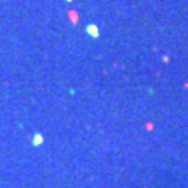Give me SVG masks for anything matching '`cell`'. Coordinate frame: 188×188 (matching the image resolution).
<instances>
[{
	"mask_svg": "<svg viewBox=\"0 0 188 188\" xmlns=\"http://www.w3.org/2000/svg\"><path fill=\"white\" fill-rule=\"evenodd\" d=\"M41 143H42V136L41 135H36L35 139H33V144H35V146H38V144H41Z\"/></svg>",
	"mask_w": 188,
	"mask_h": 188,
	"instance_id": "6da1fadb",
	"label": "cell"
}]
</instances>
